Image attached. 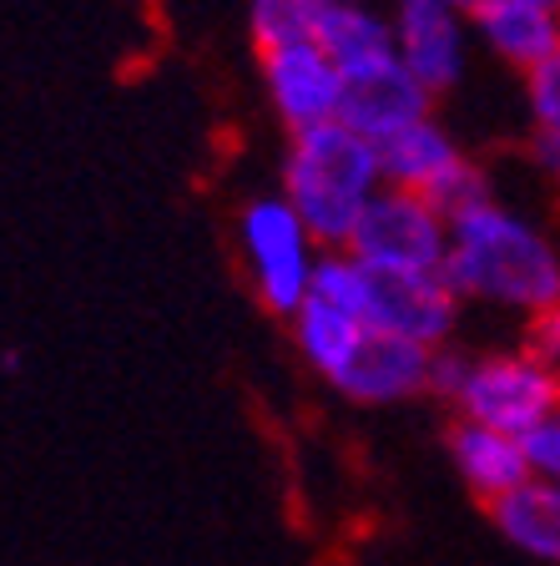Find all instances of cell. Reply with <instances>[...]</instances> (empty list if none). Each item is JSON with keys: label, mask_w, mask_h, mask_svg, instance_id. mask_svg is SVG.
I'll list each match as a JSON object with an SVG mask.
<instances>
[{"label": "cell", "mask_w": 560, "mask_h": 566, "mask_svg": "<svg viewBox=\"0 0 560 566\" xmlns=\"http://www.w3.org/2000/svg\"><path fill=\"white\" fill-rule=\"evenodd\" d=\"M440 273L459 304L475 298L526 318H540L560 298V248L495 198L450 212V253Z\"/></svg>", "instance_id": "6da1fadb"}, {"label": "cell", "mask_w": 560, "mask_h": 566, "mask_svg": "<svg viewBox=\"0 0 560 566\" xmlns=\"http://www.w3.org/2000/svg\"><path fill=\"white\" fill-rule=\"evenodd\" d=\"M384 188L373 142L349 122H318L288 137L283 157V198L304 218L318 248H349L369 198Z\"/></svg>", "instance_id": "7a4b0ae2"}, {"label": "cell", "mask_w": 560, "mask_h": 566, "mask_svg": "<svg viewBox=\"0 0 560 566\" xmlns=\"http://www.w3.org/2000/svg\"><path fill=\"white\" fill-rule=\"evenodd\" d=\"M237 253H243L257 304L278 318H293L308 298L324 248L314 243V233L304 228V218L293 212L283 192H257L237 212Z\"/></svg>", "instance_id": "3957f363"}, {"label": "cell", "mask_w": 560, "mask_h": 566, "mask_svg": "<svg viewBox=\"0 0 560 566\" xmlns=\"http://www.w3.org/2000/svg\"><path fill=\"white\" fill-rule=\"evenodd\" d=\"M455 410L459 420L495 424L505 436H530L546 415L560 410V369L540 349L475 354Z\"/></svg>", "instance_id": "277c9868"}, {"label": "cell", "mask_w": 560, "mask_h": 566, "mask_svg": "<svg viewBox=\"0 0 560 566\" xmlns=\"http://www.w3.org/2000/svg\"><path fill=\"white\" fill-rule=\"evenodd\" d=\"M349 253L369 269L440 273L450 253V218L430 192L379 188L349 238Z\"/></svg>", "instance_id": "5b68a950"}, {"label": "cell", "mask_w": 560, "mask_h": 566, "mask_svg": "<svg viewBox=\"0 0 560 566\" xmlns=\"http://www.w3.org/2000/svg\"><path fill=\"white\" fill-rule=\"evenodd\" d=\"M363 324L369 329L414 339L424 349H440L455 334L459 294L444 283V273H409V269H369L363 263Z\"/></svg>", "instance_id": "8992f818"}, {"label": "cell", "mask_w": 560, "mask_h": 566, "mask_svg": "<svg viewBox=\"0 0 560 566\" xmlns=\"http://www.w3.org/2000/svg\"><path fill=\"white\" fill-rule=\"evenodd\" d=\"M394 51L414 82L430 96L450 92L465 76V56H469V15L459 11L455 0H399L394 6Z\"/></svg>", "instance_id": "52a82bcc"}, {"label": "cell", "mask_w": 560, "mask_h": 566, "mask_svg": "<svg viewBox=\"0 0 560 566\" xmlns=\"http://www.w3.org/2000/svg\"><path fill=\"white\" fill-rule=\"evenodd\" d=\"M257 66H263V86H268L273 112H278V122L288 132H304V127L339 117L344 71L318 41H293V46L257 51Z\"/></svg>", "instance_id": "ba28073f"}, {"label": "cell", "mask_w": 560, "mask_h": 566, "mask_svg": "<svg viewBox=\"0 0 560 566\" xmlns=\"http://www.w3.org/2000/svg\"><path fill=\"white\" fill-rule=\"evenodd\" d=\"M430 359L434 349L414 339H399V334H384V329H363L359 349L349 354V365L328 385L339 389L344 400L353 405H404L414 395H430Z\"/></svg>", "instance_id": "9c48e42d"}, {"label": "cell", "mask_w": 560, "mask_h": 566, "mask_svg": "<svg viewBox=\"0 0 560 566\" xmlns=\"http://www.w3.org/2000/svg\"><path fill=\"white\" fill-rule=\"evenodd\" d=\"M430 102L434 96L414 82V71H409L399 56H389V61H373V66L344 76L339 122H349L359 137L379 142L394 127H404V122L430 117Z\"/></svg>", "instance_id": "30bf717a"}, {"label": "cell", "mask_w": 560, "mask_h": 566, "mask_svg": "<svg viewBox=\"0 0 560 566\" xmlns=\"http://www.w3.org/2000/svg\"><path fill=\"white\" fill-rule=\"evenodd\" d=\"M450 460H455L459 481L495 506L500 495H510L515 485L530 481V460H526V440L520 436H505L495 424H479V420H455L450 424Z\"/></svg>", "instance_id": "8fae6325"}, {"label": "cell", "mask_w": 560, "mask_h": 566, "mask_svg": "<svg viewBox=\"0 0 560 566\" xmlns=\"http://www.w3.org/2000/svg\"><path fill=\"white\" fill-rule=\"evenodd\" d=\"M373 153H379V177H384V188H409V192H434L444 177L465 163V153H459L455 137L434 122V112L394 127L389 137H379Z\"/></svg>", "instance_id": "7c38bea8"}, {"label": "cell", "mask_w": 560, "mask_h": 566, "mask_svg": "<svg viewBox=\"0 0 560 566\" xmlns=\"http://www.w3.org/2000/svg\"><path fill=\"white\" fill-rule=\"evenodd\" d=\"M469 25H475V35L485 41V51L500 56L505 66H515V71H530L560 51L556 6H526V0H520V6H495V11H479Z\"/></svg>", "instance_id": "4fadbf2b"}, {"label": "cell", "mask_w": 560, "mask_h": 566, "mask_svg": "<svg viewBox=\"0 0 560 566\" xmlns=\"http://www.w3.org/2000/svg\"><path fill=\"white\" fill-rule=\"evenodd\" d=\"M314 41L339 61L344 76L373 66V61L399 56L394 51V21L373 11L369 0H328L324 15H318Z\"/></svg>", "instance_id": "5bb4252c"}, {"label": "cell", "mask_w": 560, "mask_h": 566, "mask_svg": "<svg viewBox=\"0 0 560 566\" xmlns=\"http://www.w3.org/2000/svg\"><path fill=\"white\" fill-rule=\"evenodd\" d=\"M495 526L510 546H520L536 562L560 566V481H540L530 475L526 485H515L490 506Z\"/></svg>", "instance_id": "9a60e30c"}, {"label": "cell", "mask_w": 560, "mask_h": 566, "mask_svg": "<svg viewBox=\"0 0 560 566\" xmlns=\"http://www.w3.org/2000/svg\"><path fill=\"white\" fill-rule=\"evenodd\" d=\"M288 329H293L298 354H304V365L314 369L318 379H334L344 365H349V354L359 349L369 324H363L359 314H349V308L324 304V298L308 294L304 304H298V314L288 318Z\"/></svg>", "instance_id": "2e32d148"}, {"label": "cell", "mask_w": 560, "mask_h": 566, "mask_svg": "<svg viewBox=\"0 0 560 566\" xmlns=\"http://www.w3.org/2000/svg\"><path fill=\"white\" fill-rule=\"evenodd\" d=\"M324 6L328 0H247V31H253L257 51L314 41Z\"/></svg>", "instance_id": "e0dca14e"}, {"label": "cell", "mask_w": 560, "mask_h": 566, "mask_svg": "<svg viewBox=\"0 0 560 566\" xmlns=\"http://www.w3.org/2000/svg\"><path fill=\"white\" fill-rule=\"evenodd\" d=\"M526 106L536 127L560 132V51L526 71Z\"/></svg>", "instance_id": "ac0fdd59"}, {"label": "cell", "mask_w": 560, "mask_h": 566, "mask_svg": "<svg viewBox=\"0 0 560 566\" xmlns=\"http://www.w3.org/2000/svg\"><path fill=\"white\" fill-rule=\"evenodd\" d=\"M430 198L440 202V208H444V218H450V212H459V208H475V202L495 198V192H490V177H485V172H479V167L465 157V163H459L455 172L444 177V182L430 192Z\"/></svg>", "instance_id": "d6986e66"}, {"label": "cell", "mask_w": 560, "mask_h": 566, "mask_svg": "<svg viewBox=\"0 0 560 566\" xmlns=\"http://www.w3.org/2000/svg\"><path fill=\"white\" fill-rule=\"evenodd\" d=\"M526 440V460H530V475H540V481H560V410L546 415V420L530 430Z\"/></svg>", "instance_id": "ffe728a7"}, {"label": "cell", "mask_w": 560, "mask_h": 566, "mask_svg": "<svg viewBox=\"0 0 560 566\" xmlns=\"http://www.w3.org/2000/svg\"><path fill=\"white\" fill-rule=\"evenodd\" d=\"M469 359H475L469 349L440 344V349H434V359H430V395H440L444 405H455L459 385H465V375H469Z\"/></svg>", "instance_id": "44dd1931"}, {"label": "cell", "mask_w": 560, "mask_h": 566, "mask_svg": "<svg viewBox=\"0 0 560 566\" xmlns=\"http://www.w3.org/2000/svg\"><path fill=\"white\" fill-rule=\"evenodd\" d=\"M530 349H540L560 369V298L540 318H530Z\"/></svg>", "instance_id": "7402d4cb"}, {"label": "cell", "mask_w": 560, "mask_h": 566, "mask_svg": "<svg viewBox=\"0 0 560 566\" xmlns=\"http://www.w3.org/2000/svg\"><path fill=\"white\" fill-rule=\"evenodd\" d=\"M530 163H536L550 182H560V132H550V127L530 132Z\"/></svg>", "instance_id": "603a6c76"}, {"label": "cell", "mask_w": 560, "mask_h": 566, "mask_svg": "<svg viewBox=\"0 0 560 566\" xmlns=\"http://www.w3.org/2000/svg\"><path fill=\"white\" fill-rule=\"evenodd\" d=\"M455 6L469 15V21H475L479 11H495V6H520V0H455ZM526 6H556V11H560V0H526Z\"/></svg>", "instance_id": "cb8c5ba5"}]
</instances>
